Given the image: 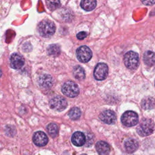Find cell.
Here are the masks:
<instances>
[{"instance_id": "cell-10", "label": "cell", "mask_w": 155, "mask_h": 155, "mask_svg": "<svg viewBox=\"0 0 155 155\" xmlns=\"http://www.w3.org/2000/svg\"><path fill=\"white\" fill-rule=\"evenodd\" d=\"M24 64V58L18 53H13L10 58V65L14 69H19Z\"/></svg>"}, {"instance_id": "cell-19", "label": "cell", "mask_w": 155, "mask_h": 155, "mask_svg": "<svg viewBox=\"0 0 155 155\" xmlns=\"http://www.w3.org/2000/svg\"><path fill=\"white\" fill-rule=\"evenodd\" d=\"M47 51L50 55L57 56L61 53V48L58 44H51L47 48Z\"/></svg>"}, {"instance_id": "cell-3", "label": "cell", "mask_w": 155, "mask_h": 155, "mask_svg": "<svg viewBox=\"0 0 155 155\" xmlns=\"http://www.w3.org/2000/svg\"><path fill=\"white\" fill-rule=\"evenodd\" d=\"M124 62L128 68L133 70H136L139 63V55L133 51H130L124 55Z\"/></svg>"}, {"instance_id": "cell-11", "label": "cell", "mask_w": 155, "mask_h": 155, "mask_svg": "<svg viewBox=\"0 0 155 155\" xmlns=\"http://www.w3.org/2000/svg\"><path fill=\"white\" fill-rule=\"evenodd\" d=\"M33 140L35 145L39 147H43L47 143L48 137L45 133L39 131L34 134Z\"/></svg>"}, {"instance_id": "cell-21", "label": "cell", "mask_w": 155, "mask_h": 155, "mask_svg": "<svg viewBox=\"0 0 155 155\" xmlns=\"http://www.w3.org/2000/svg\"><path fill=\"white\" fill-rule=\"evenodd\" d=\"M81 111L80 109L78 107L72 108L68 112V116L70 119L73 120H76L79 119L81 116Z\"/></svg>"}, {"instance_id": "cell-1", "label": "cell", "mask_w": 155, "mask_h": 155, "mask_svg": "<svg viewBox=\"0 0 155 155\" xmlns=\"http://www.w3.org/2000/svg\"><path fill=\"white\" fill-rule=\"evenodd\" d=\"M155 131V124L150 119H144L137 128V133L141 136L150 135Z\"/></svg>"}, {"instance_id": "cell-28", "label": "cell", "mask_w": 155, "mask_h": 155, "mask_svg": "<svg viewBox=\"0 0 155 155\" xmlns=\"http://www.w3.org/2000/svg\"><path fill=\"white\" fill-rule=\"evenodd\" d=\"M82 155H86V154H82Z\"/></svg>"}, {"instance_id": "cell-6", "label": "cell", "mask_w": 155, "mask_h": 155, "mask_svg": "<svg viewBox=\"0 0 155 155\" xmlns=\"http://www.w3.org/2000/svg\"><path fill=\"white\" fill-rule=\"evenodd\" d=\"M78 59L81 62H88L92 57V52L87 46L82 45L78 48L76 52Z\"/></svg>"}, {"instance_id": "cell-26", "label": "cell", "mask_w": 155, "mask_h": 155, "mask_svg": "<svg viewBox=\"0 0 155 155\" xmlns=\"http://www.w3.org/2000/svg\"><path fill=\"white\" fill-rule=\"evenodd\" d=\"M145 5H151L155 4V0H140Z\"/></svg>"}, {"instance_id": "cell-8", "label": "cell", "mask_w": 155, "mask_h": 155, "mask_svg": "<svg viewBox=\"0 0 155 155\" xmlns=\"http://www.w3.org/2000/svg\"><path fill=\"white\" fill-rule=\"evenodd\" d=\"M49 105L52 109L61 111L67 107V102L65 99L61 96H56L50 101Z\"/></svg>"}, {"instance_id": "cell-13", "label": "cell", "mask_w": 155, "mask_h": 155, "mask_svg": "<svg viewBox=\"0 0 155 155\" xmlns=\"http://www.w3.org/2000/svg\"><path fill=\"white\" fill-rule=\"evenodd\" d=\"M96 149L99 155H108L110 152V145L104 141H99L96 144Z\"/></svg>"}, {"instance_id": "cell-14", "label": "cell", "mask_w": 155, "mask_h": 155, "mask_svg": "<svg viewBox=\"0 0 155 155\" xmlns=\"http://www.w3.org/2000/svg\"><path fill=\"white\" fill-rule=\"evenodd\" d=\"M71 142L76 146H82L85 142V136L83 133L76 131L71 137Z\"/></svg>"}, {"instance_id": "cell-27", "label": "cell", "mask_w": 155, "mask_h": 155, "mask_svg": "<svg viewBox=\"0 0 155 155\" xmlns=\"http://www.w3.org/2000/svg\"><path fill=\"white\" fill-rule=\"evenodd\" d=\"M1 74H2V72H1V68H0V77L1 76Z\"/></svg>"}, {"instance_id": "cell-2", "label": "cell", "mask_w": 155, "mask_h": 155, "mask_svg": "<svg viewBox=\"0 0 155 155\" xmlns=\"http://www.w3.org/2000/svg\"><path fill=\"white\" fill-rule=\"evenodd\" d=\"M38 29L41 36L48 38L54 33L56 27L52 21L50 20H44L39 24Z\"/></svg>"}, {"instance_id": "cell-25", "label": "cell", "mask_w": 155, "mask_h": 155, "mask_svg": "<svg viewBox=\"0 0 155 155\" xmlns=\"http://www.w3.org/2000/svg\"><path fill=\"white\" fill-rule=\"evenodd\" d=\"M87 33L85 31H81V32L78 33L76 35L77 38L78 39H80V40L84 39L85 38L87 37Z\"/></svg>"}, {"instance_id": "cell-18", "label": "cell", "mask_w": 155, "mask_h": 155, "mask_svg": "<svg viewBox=\"0 0 155 155\" xmlns=\"http://www.w3.org/2000/svg\"><path fill=\"white\" fill-rule=\"evenodd\" d=\"M73 74L74 77L79 81H82L85 78V71L84 68L79 65H77L73 68Z\"/></svg>"}, {"instance_id": "cell-22", "label": "cell", "mask_w": 155, "mask_h": 155, "mask_svg": "<svg viewBox=\"0 0 155 155\" xmlns=\"http://www.w3.org/2000/svg\"><path fill=\"white\" fill-rule=\"evenodd\" d=\"M45 2L47 7L50 10H54L61 5L59 0H45Z\"/></svg>"}, {"instance_id": "cell-7", "label": "cell", "mask_w": 155, "mask_h": 155, "mask_svg": "<svg viewBox=\"0 0 155 155\" xmlns=\"http://www.w3.org/2000/svg\"><path fill=\"white\" fill-rule=\"evenodd\" d=\"M108 73V68L106 64L99 63L94 70V77L96 80L102 81L105 79Z\"/></svg>"}, {"instance_id": "cell-15", "label": "cell", "mask_w": 155, "mask_h": 155, "mask_svg": "<svg viewBox=\"0 0 155 155\" xmlns=\"http://www.w3.org/2000/svg\"><path fill=\"white\" fill-rule=\"evenodd\" d=\"M138 142L136 140L130 138L127 139L124 142V148L127 152L129 153H132L136 151L138 148Z\"/></svg>"}, {"instance_id": "cell-5", "label": "cell", "mask_w": 155, "mask_h": 155, "mask_svg": "<svg viewBox=\"0 0 155 155\" xmlns=\"http://www.w3.org/2000/svg\"><path fill=\"white\" fill-rule=\"evenodd\" d=\"M121 121L125 126H134L138 122V115L136 112L133 111H125L121 117Z\"/></svg>"}, {"instance_id": "cell-17", "label": "cell", "mask_w": 155, "mask_h": 155, "mask_svg": "<svg viewBox=\"0 0 155 155\" xmlns=\"http://www.w3.org/2000/svg\"><path fill=\"white\" fill-rule=\"evenodd\" d=\"M96 6V0H81V7L86 11H91Z\"/></svg>"}, {"instance_id": "cell-12", "label": "cell", "mask_w": 155, "mask_h": 155, "mask_svg": "<svg viewBox=\"0 0 155 155\" xmlns=\"http://www.w3.org/2000/svg\"><path fill=\"white\" fill-rule=\"evenodd\" d=\"M38 83L42 88H49L53 84V78L50 74H44L39 77Z\"/></svg>"}, {"instance_id": "cell-4", "label": "cell", "mask_w": 155, "mask_h": 155, "mask_svg": "<svg viewBox=\"0 0 155 155\" xmlns=\"http://www.w3.org/2000/svg\"><path fill=\"white\" fill-rule=\"evenodd\" d=\"M62 92L67 96L74 97L78 95L79 89L76 84L72 81H67L62 87Z\"/></svg>"}, {"instance_id": "cell-20", "label": "cell", "mask_w": 155, "mask_h": 155, "mask_svg": "<svg viewBox=\"0 0 155 155\" xmlns=\"http://www.w3.org/2000/svg\"><path fill=\"white\" fill-rule=\"evenodd\" d=\"M47 131L48 134L52 137H55L58 133V125L54 123H50L47 125Z\"/></svg>"}, {"instance_id": "cell-23", "label": "cell", "mask_w": 155, "mask_h": 155, "mask_svg": "<svg viewBox=\"0 0 155 155\" xmlns=\"http://www.w3.org/2000/svg\"><path fill=\"white\" fill-rule=\"evenodd\" d=\"M154 105V101L151 97H147L142 101V107L145 109H151L153 108Z\"/></svg>"}, {"instance_id": "cell-24", "label": "cell", "mask_w": 155, "mask_h": 155, "mask_svg": "<svg viewBox=\"0 0 155 155\" xmlns=\"http://www.w3.org/2000/svg\"><path fill=\"white\" fill-rule=\"evenodd\" d=\"M15 128L13 126L7 125L6 127V129H5V133L8 136H12L15 133Z\"/></svg>"}, {"instance_id": "cell-16", "label": "cell", "mask_w": 155, "mask_h": 155, "mask_svg": "<svg viewBox=\"0 0 155 155\" xmlns=\"http://www.w3.org/2000/svg\"><path fill=\"white\" fill-rule=\"evenodd\" d=\"M143 60L147 65H153L155 64V53L151 51H145L143 56Z\"/></svg>"}, {"instance_id": "cell-9", "label": "cell", "mask_w": 155, "mask_h": 155, "mask_svg": "<svg viewBox=\"0 0 155 155\" xmlns=\"http://www.w3.org/2000/svg\"><path fill=\"white\" fill-rule=\"evenodd\" d=\"M100 119L105 124H113L116 119L115 113L111 110H105L99 114Z\"/></svg>"}]
</instances>
